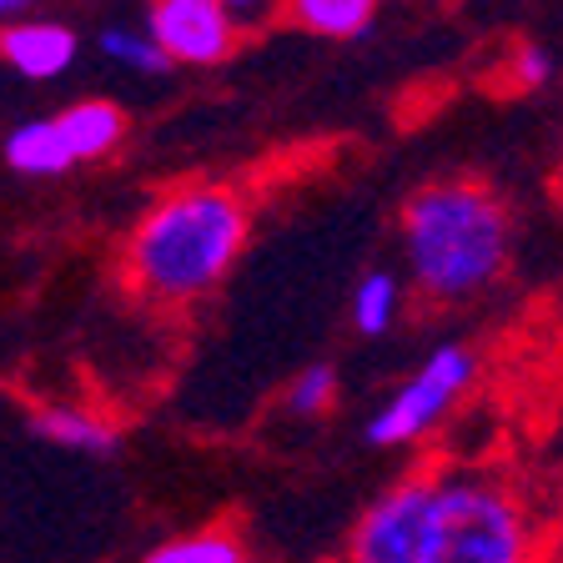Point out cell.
I'll return each instance as SVG.
<instances>
[{"mask_svg":"<svg viewBox=\"0 0 563 563\" xmlns=\"http://www.w3.org/2000/svg\"><path fill=\"white\" fill-rule=\"evenodd\" d=\"M252 232L242 191L222 181L166 187L136 217L121 246V272L146 302L191 307L222 287Z\"/></svg>","mask_w":563,"mask_h":563,"instance_id":"6da1fadb","label":"cell"},{"mask_svg":"<svg viewBox=\"0 0 563 563\" xmlns=\"http://www.w3.org/2000/svg\"><path fill=\"white\" fill-rule=\"evenodd\" d=\"M402 272L422 302L457 307L498 287L514 257V217L504 197L473 176L428 181L398 217Z\"/></svg>","mask_w":563,"mask_h":563,"instance_id":"7a4b0ae2","label":"cell"},{"mask_svg":"<svg viewBox=\"0 0 563 563\" xmlns=\"http://www.w3.org/2000/svg\"><path fill=\"white\" fill-rule=\"evenodd\" d=\"M539 523L498 473H443L422 563H533Z\"/></svg>","mask_w":563,"mask_h":563,"instance_id":"3957f363","label":"cell"},{"mask_svg":"<svg viewBox=\"0 0 563 563\" xmlns=\"http://www.w3.org/2000/svg\"><path fill=\"white\" fill-rule=\"evenodd\" d=\"M478 377V352L468 342H438L398 387L393 398L367 418V443L373 448H408L428 438L448 412L463 402V393Z\"/></svg>","mask_w":563,"mask_h":563,"instance_id":"277c9868","label":"cell"},{"mask_svg":"<svg viewBox=\"0 0 563 563\" xmlns=\"http://www.w3.org/2000/svg\"><path fill=\"white\" fill-rule=\"evenodd\" d=\"M438 468H418L408 478L387 483L363 518L347 533V563H422L428 549V523L438 504Z\"/></svg>","mask_w":563,"mask_h":563,"instance_id":"5b68a950","label":"cell"},{"mask_svg":"<svg viewBox=\"0 0 563 563\" xmlns=\"http://www.w3.org/2000/svg\"><path fill=\"white\" fill-rule=\"evenodd\" d=\"M146 31L166 51L172 66H222L232 60L242 25L222 11V0H146Z\"/></svg>","mask_w":563,"mask_h":563,"instance_id":"8992f818","label":"cell"},{"mask_svg":"<svg viewBox=\"0 0 563 563\" xmlns=\"http://www.w3.org/2000/svg\"><path fill=\"white\" fill-rule=\"evenodd\" d=\"M76 56H81V35L51 15H25L0 31V60L21 81H56L76 66Z\"/></svg>","mask_w":563,"mask_h":563,"instance_id":"52a82bcc","label":"cell"},{"mask_svg":"<svg viewBox=\"0 0 563 563\" xmlns=\"http://www.w3.org/2000/svg\"><path fill=\"white\" fill-rule=\"evenodd\" d=\"M25 433L35 443L86 457H111L121 448L117 422H106L91 408H76V402H35V408H25Z\"/></svg>","mask_w":563,"mask_h":563,"instance_id":"ba28073f","label":"cell"},{"mask_svg":"<svg viewBox=\"0 0 563 563\" xmlns=\"http://www.w3.org/2000/svg\"><path fill=\"white\" fill-rule=\"evenodd\" d=\"M56 126H60V136H66L76 166H81V162L111 156L121 141H126V111H121L117 101H106V96H81V101L60 106Z\"/></svg>","mask_w":563,"mask_h":563,"instance_id":"9c48e42d","label":"cell"},{"mask_svg":"<svg viewBox=\"0 0 563 563\" xmlns=\"http://www.w3.org/2000/svg\"><path fill=\"white\" fill-rule=\"evenodd\" d=\"M0 156H5V166H11L15 176H66L70 166H76V156H70L66 136H60V126H56V111H51V117H31L5 131Z\"/></svg>","mask_w":563,"mask_h":563,"instance_id":"30bf717a","label":"cell"},{"mask_svg":"<svg viewBox=\"0 0 563 563\" xmlns=\"http://www.w3.org/2000/svg\"><path fill=\"white\" fill-rule=\"evenodd\" d=\"M383 0H287V21L322 41H357L377 21Z\"/></svg>","mask_w":563,"mask_h":563,"instance_id":"8fae6325","label":"cell"},{"mask_svg":"<svg viewBox=\"0 0 563 563\" xmlns=\"http://www.w3.org/2000/svg\"><path fill=\"white\" fill-rule=\"evenodd\" d=\"M398 312H402V277H393L387 267L363 272L347 297L352 332L357 338H383V332L398 328Z\"/></svg>","mask_w":563,"mask_h":563,"instance_id":"7c38bea8","label":"cell"},{"mask_svg":"<svg viewBox=\"0 0 563 563\" xmlns=\"http://www.w3.org/2000/svg\"><path fill=\"white\" fill-rule=\"evenodd\" d=\"M96 51H101L106 60H117L121 70H131V76H162L172 60H166V51L156 46V35L146 31V21L141 25H126V21H106L101 35H96Z\"/></svg>","mask_w":563,"mask_h":563,"instance_id":"4fadbf2b","label":"cell"},{"mask_svg":"<svg viewBox=\"0 0 563 563\" xmlns=\"http://www.w3.org/2000/svg\"><path fill=\"white\" fill-rule=\"evenodd\" d=\"M141 563H246V549L227 528H197V533L156 543Z\"/></svg>","mask_w":563,"mask_h":563,"instance_id":"5bb4252c","label":"cell"},{"mask_svg":"<svg viewBox=\"0 0 563 563\" xmlns=\"http://www.w3.org/2000/svg\"><path fill=\"white\" fill-rule=\"evenodd\" d=\"M338 402V367L332 363H312L287 383L282 393V408L292 412V418H322V412Z\"/></svg>","mask_w":563,"mask_h":563,"instance_id":"9a60e30c","label":"cell"},{"mask_svg":"<svg viewBox=\"0 0 563 563\" xmlns=\"http://www.w3.org/2000/svg\"><path fill=\"white\" fill-rule=\"evenodd\" d=\"M549 76H553V56L539 41L514 46V56H508V81H514L518 91H539V86H549Z\"/></svg>","mask_w":563,"mask_h":563,"instance_id":"2e32d148","label":"cell"},{"mask_svg":"<svg viewBox=\"0 0 563 563\" xmlns=\"http://www.w3.org/2000/svg\"><path fill=\"white\" fill-rule=\"evenodd\" d=\"M222 11L232 15L242 31H257V25H267L277 11H287V0H222Z\"/></svg>","mask_w":563,"mask_h":563,"instance_id":"e0dca14e","label":"cell"},{"mask_svg":"<svg viewBox=\"0 0 563 563\" xmlns=\"http://www.w3.org/2000/svg\"><path fill=\"white\" fill-rule=\"evenodd\" d=\"M35 5H41V0H0V15H5V25H11V21L35 15Z\"/></svg>","mask_w":563,"mask_h":563,"instance_id":"ac0fdd59","label":"cell"},{"mask_svg":"<svg viewBox=\"0 0 563 563\" xmlns=\"http://www.w3.org/2000/svg\"><path fill=\"white\" fill-rule=\"evenodd\" d=\"M553 533H559V543H563V478H559V488H553Z\"/></svg>","mask_w":563,"mask_h":563,"instance_id":"d6986e66","label":"cell"}]
</instances>
